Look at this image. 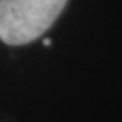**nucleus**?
Masks as SVG:
<instances>
[{
    "label": "nucleus",
    "instance_id": "obj_2",
    "mask_svg": "<svg viewBox=\"0 0 122 122\" xmlns=\"http://www.w3.org/2000/svg\"><path fill=\"white\" fill-rule=\"evenodd\" d=\"M43 45H45V46H49L51 45V40H48V38H46V40H43Z\"/></svg>",
    "mask_w": 122,
    "mask_h": 122
},
{
    "label": "nucleus",
    "instance_id": "obj_1",
    "mask_svg": "<svg viewBox=\"0 0 122 122\" xmlns=\"http://www.w3.org/2000/svg\"><path fill=\"white\" fill-rule=\"evenodd\" d=\"M65 5L67 0H0V40L21 46L40 38Z\"/></svg>",
    "mask_w": 122,
    "mask_h": 122
}]
</instances>
